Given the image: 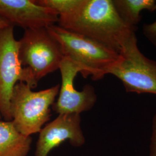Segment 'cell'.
Listing matches in <instances>:
<instances>
[{"label":"cell","instance_id":"6da1fadb","mask_svg":"<svg viewBox=\"0 0 156 156\" xmlns=\"http://www.w3.org/2000/svg\"><path fill=\"white\" fill-rule=\"evenodd\" d=\"M58 26L122 52L136 37V28L129 27L118 15L113 0H82L75 11L58 16Z\"/></svg>","mask_w":156,"mask_h":156},{"label":"cell","instance_id":"7a4b0ae2","mask_svg":"<svg viewBox=\"0 0 156 156\" xmlns=\"http://www.w3.org/2000/svg\"><path fill=\"white\" fill-rule=\"evenodd\" d=\"M47 29L60 45L64 57L83 67L84 78L91 76L94 80H100L119 58L120 54L116 51L58 25L53 24Z\"/></svg>","mask_w":156,"mask_h":156},{"label":"cell","instance_id":"3957f363","mask_svg":"<svg viewBox=\"0 0 156 156\" xmlns=\"http://www.w3.org/2000/svg\"><path fill=\"white\" fill-rule=\"evenodd\" d=\"M60 88L56 84L49 89L33 91L27 84L15 86L11 98L12 121L17 130L26 136L39 133L50 120L51 109Z\"/></svg>","mask_w":156,"mask_h":156},{"label":"cell","instance_id":"277c9868","mask_svg":"<svg viewBox=\"0 0 156 156\" xmlns=\"http://www.w3.org/2000/svg\"><path fill=\"white\" fill-rule=\"evenodd\" d=\"M19 49L14 26L0 29V113L5 121H12L11 98L16 84L23 82L34 89L38 82L30 69L23 67Z\"/></svg>","mask_w":156,"mask_h":156},{"label":"cell","instance_id":"5b68a950","mask_svg":"<svg viewBox=\"0 0 156 156\" xmlns=\"http://www.w3.org/2000/svg\"><path fill=\"white\" fill-rule=\"evenodd\" d=\"M19 43L20 62L23 67L30 69L38 82L59 69L64 55L60 45L47 27L25 30Z\"/></svg>","mask_w":156,"mask_h":156},{"label":"cell","instance_id":"8992f818","mask_svg":"<svg viewBox=\"0 0 156 156\" xmlns=\"http://www.w3.org/2000/svg\"><path fill=\"white\" fill-rule=\"evenodd\" d=\"M108 74L118 78L128 93L156 95V62L140 51L136 37L120 53L119 58Z\"/></svg>","mask_w":156,"mask_h":156},{"label":"cell","instance_id":"52a82bcc","mask_svg":"<svg viewBox=\"0 0 156 156\" xmlns=\"http://www.w3.org/2000/svg\"><path fill=\"white\" fill-rule=\"evenodd\" d=\"M59 69L62 75V84L57 101L53 104L51 109L58 115L80 114L91 109L97 101L94 87L87 84L82 91H78L74 87V79L78 73H82L84 78L83 67L64 57Z\"/></svg>","mask_w":156,"mask_h":156},{"label":"cell","instance_id":"ba28073f","mask_svg":"<svg viewBox=\"0 0 156 156\" xmlns=\"http://www.w3.org/2000/svg\"><path fill=\"white\" fill-rule=\"evenodd\" d=\"M80 114L58 115L39 132L35 156H49L50 151L68 140L74 147H81L85 138L81 126Z\"/></svg>","mask_w":156,"mask_h":156},{"label":"cell","instance_id":"9c48e42d","mask_svg":"<svg viewBox=\"0 0 156 156\" xmlns=\"http://www.w3.org/2000/svg\"><path fill=\"white\" fill-rule=\"evenodd\" d=\"M0 17L24 30L46 28L58 20L55 12L32 0H0Z\"/></svg>","mask_w":156,"mask_h":156},{"label":"cell","instance_id":"30bf717a","mask_svg":"<svg viewBox=\"0 0 156 156\" xmlns=\"http://www.w3.org/2000/svg\"><path fill=\"white\" fill-rule=\"evenodd\" d=\"M32 138L19 133L12 121L0 120V156H27Z\"/></svg>","mask_w":156,"mask_h":156},{"label":"cell","instance_id":"8fae6325","mask_svg":"<svg viewBox=\"0 0 156 156\" xmlns=\"http://www.w3.org/2000/svg\"><path fill=\"white\" fill-rule=\"evenodd\" d=\"M113 2L124 23L134 28H136L141 19V12H153L156 9L155 0H113Z\"/></svg>","mask_w":156,"mask_h":156},{"label":"cell","instance_id":"7c38bea8","mask_svg":"<svg viewBox=\"0 0 156 156\" xmlns=\"http://www.w3.org/2000/svg\"><path fill=\"white\" fill-rule=\"evenodd\" d=\"M35 1L39 5L55 12L58 16L73 13L82 2V0H37Z\"/></svg>","mask_w":156,"mask_h":156},{"label":"cell","instance_id":"4fadbf2b","mask_svg":"<svg viewBox=\"0 0 156 156\" xmlns=\"http://www.w3.org/2000/svg\"><path fill=\"white\" fill-rule=\"evenodd\" d=\"M143 33L156 48V21L151 24H145L143 26Z\"/></svg>","mask_w":156,"mask_h":156},{"label":"cell","instance_id":"5bb4252c","mask_svg":"<svg viewBox=\"0 0 156 156\" xmlns=\"http://www.w3.org/2000/svg\"><path fill=\"white\" fill-rule=\"evenodd\" d=\"M149 156H156V112L152 120L150 153Z\"/></svg>","mask_w":156,"mask_h":156},{"label":"cell","instance_id":"9a60e30c","mask_svg":"<svg viewBox=\"0 0 156 156\" xmlns=\"http://www.w3.org/2000/svg\"><path fill=\"white\" fill-rule=\"evenodd\" d=\"M9 26H12L10 24V23L8 22L5 19H4L2 17H0V29L1 28H5L6 27H8Z\"/></svg>","mask_w":156,"mask_h":156},{"label":"cell","instance_id":"2e32d148","mask_svg":"<svg viewBox=\"0 0 156 156\" xmlns=\"http://www.w3.org/2000/svg\"><path fill=\"white\" fill-rule=\"evenodd\" d=\"M1 119H2V116H1V115L0 113V120H1Z\"/></svg>","mask_w":156,"mask_h":156}]
</instances>
